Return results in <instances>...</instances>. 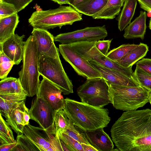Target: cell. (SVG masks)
<instances>
[{
	"instance_id": "1",
	"label": "cell",
	"mask_w": 151,
	"mask_h": 151,
	"mask_svg": "<svg viewBox=\"0 0 151 151\" xmlns=\"http://www.w3.org/2000/svg\"><path fill=\"white\" fill-rule=\"evenodd\" d=\"M110 131L119 151H151V110L124 112Z\"/></svg>"
},
{
	"instance_id": "2",
	"label": "cell",
	"mask_w": 151,
	"mask_h": 151,
	"mask_svg": "<svg viewBox=\"0 0 151 151\" xmlns=\"http://www.w3.org/2000/svg\"><path fill=\"white\" fill-rule=\"evenodd\" d=\"M63 109L73 123L84 131L106 127L111 119L109 110L95 107L68 98Z\"/></svg>"
},
{
	"instance_id": "3",
	"label": "cell",
	"mask_w": 151,
	"mask_h": 151,
	"mask_svg": "<svg viewBox=\"0 0 151 151\" xmlns=\"http://www.w3.org/2000/svg\"><path fill=\"white\" fill-rule=\"evenodd\" d=\"M38 58L36 41L31 35L25 41L22 68L18 73V78L29 97L36 94L40 84Z\"/></svg>"
},
{
	"instance_id": "4",
	"label": "cell",
	"mask_w": 151,
	"mask_h": 151,
	"mask_svg": "<svg viewBox=\"0 0 151 151\" xmlns=\"http://www.w3.org/2000/svg\"><path fill=\"white\" fill-rule=\"evenodd\" d=\"M82 20V15L73 7L60 5L58 8L34 12L28 22L33 28L46 30L72 25Z\"/></svg>"
},
{
	"instance_id": "5",
	"label": "cell",
	"mask_w": 151,
	"mask_h": 151,
	"mask_svg": "<svg viewBox=\"0 0 151 151\" xmlns=\"http://www.w3.org/2000/svg\"><path fill=\"white\" fill-rule=\"evenodd\" d=\"M108 83L109 99L116 109L135 110L149 102V91L141 86H127Z\"/></svg>"
},
{
	"instance_id": "6",
	"label": "cell",
	"mask_w": 151,
	"mask_h": 151,
	"mask_svg": "<svg viewBox=\"0 0 151 151\" xmlns=\"http://www.w3.org/2000/svg\"><path fill=\"white\" fill-rule=\"evenodd\" d=\"M38 56V70L40 75L55 84L64 94L73 93V85L64 70L60 54L56 58L42 54Z\"/></svg>"
},
{
	"instance_id": "7",
	"label": "cell",
	"mask_w": 151,
	"mask_h": 151,
	"mask_svg": "<svg viewBox=\"0 0 151 151\" xmlns=\"http://www.w3.org/2000/svg\"><path fill=\"white\" fill-rule=\"evenodd\" d=\"M77 89V93L81 102L99 108L111 103L109 85L103 78H87Z\"/></svg>"
},
{
	"instance_id": "8",
	"label": "cell",
	"mask_w": 151,
	"mask_h": 151,
	"mask_svg": "<svg viewBox=\"0 0 151 151\" xmlns=\"http://www.w3.org/2000/svg\"><path fill=\"white\" fill-rule=\"evenodd\" d=\"M96 41L77 42L69 45L71 48L88 61H94L105 67L115 69L127 76L133 77L132 66L124 67L103 55L96 47Z\"/></svg>"
},
{
	"instance_id": "9",
	"label": "cell",
	"mask_w": 151,
	"mask_h": 151,
	"mask_svg": "<svg viewBox=\"0 0 151 151\" xmlns=\"http://www.w3.org/2000/svg\"><path fill=\"white\" fill-rule=\"evenodd\" d=\"M58 49L63 58L78 75L86 79L102 77L89 61L71 48L69 44H60Z\"/></svg>"
},
{
	"instance_id": "10",
	"label": "cell",
	"mask_w": 151,
	"mask_h": 151,
	"mask_svg": "<svg viewBox=\"0 0 151 151\" xmlns=\"http://www.w3.org/2000/svg\"><path fill=\"white\" fill-rule=\"evenodd\" d=\"M108 36L105 25L87 27L74 31L61 33L54 37L55 41L69 44L77 42L97 41L104 40Z\"/></svg>"
},
{
	"instance_id": "11",
	"label": "cell",
	"mask_w": 151,
	"mask_h": 151,
	"mask_svg": "<svg viewBox=\"0 0 151 151\" xmlns=\"http://www.w3.org/2000/svg\"><path fill=\"white\" fill-rule=\"evenodd\" d=\"M23 133L40 151H55L53 140L57 133L52 125L44 129L29 124L24 126Z\"/></svg>"
},
{
	"instance_id": "12",
	"label": "cell",
	"mask_w": 151,
	"mask_h": 151,
	"mask_svg": "<svg viewBox=\"0 0 151 151\" xmlns=\"http://www.w3.org/2000/svg\"><path fill=\"white\" fill-rule=\"evenodd\" d=\"M28 112L30 119L44 129H47L53 124L55 111L40 97L36 96L33 99Z\"/></svg>"
},
{
	"instance_id": "13",
	"label": "cell",
	"mask_w": 151,
	"mask_h": 151,
	"mask_svg": "<svg viewBox=\"0 0 151 151\" xmlns=\"http://www.w3.org/2000/svg\"><path fill=\"white\" fill-rule=\"evenodd\" d=\"M40 83L36 96L42 98L55 111L63 109L65 100L62 91L55 84L45 77Z\"/></svg>"
},
{
	"instance_id": "14",
	"label": "cell",
	"mask_w": 151,
	"mask_h": 151,
	"mask_svg": "<svg viewBox=\"0 0 151 151\" xmlns=\"http://www.w3.org/2000/svg\"><path fill=\"white\" fill-rule=\"evenodd\" d=\"M88 61L109 83L127 86H141L133 77L127 76L115 69L105 67L94 61Z\"/></svg>"
},
{
	"instance_id": "15",
	"label": "cell",
	"mask_w": 151,
	"mask_h": 151,
	"mask_svg": "<svg viewBox=\"0 0 151 151\" xmlns=\"http://www.w3.org/2000/svg\"><path fill=\"white\" fill-rule=\"evenodd\" d=\"M32 35L35 37L38 55L42 54L53 58L59 54L54 43V37L47 30L33 28Z\"/></svg>"
},
{
	"instance_id": "16",
	"label": "cell",
	"mask_w": 151,
	"mask_h": 151,
	"mask_svg": "<svg viewBox=\"0 0 151 151\" xmlns=\"http://www.w3.org/2000/svg\"><path fill=\"white\" fill-rule=\"evenodd\" d=\"M25 35L19 36L14 34L2 43L0 44V51H2L18 65L22 60L25 41H23Z\"/></svg>"
},
{
	"instance_id": "17",
	"label": "cell",
	"mask_w": 151,
	"mask_h": 151,
	"mask_svg": "<svg viewBox=\"0 0 151 151\" xmlns=\"http://www.w3.org/2000/svg\"><path fill=\"white\" fill-rule=\"evenodd\" d=\"M103 129L85 131L86 137L98 151H112L114 147L113 141Z\"/></svg>"
},
{
	"instance_id": "18",
	"label": "cell",
	"mask_w": 151,
	"mask_h": 151,
	"mask_svg": "<svg viewBox=\"0 0 151 151\" xmlns=\"http://www.w3.org/2000/svg\"><path fill=\"white\" fill-rule=\"evenodd\" d=\"M146 18V12L140 11L139 15L124 29V38L127 39L140 38L143 40L147 28Z\"/></svg>"
},
{
	"instance_id": "19",
	"label": "cell",
	"mask_w": 151,
	"mask_h": 151,
	"mask_svg": "<svg viewBox=\"0 0 151 151\" xmlns=\"http://www.w3.org/2000/svg\"><path fill=\"white\" fill-rule=\"evenodd\" d=\"M25 101V100L22 101L13 108L10 113L8 117L6 119V121L17 135L23 134V129L24 126L23 116L26 107Z\"/></svg>"
},
{
	"instance_id": "20",
	"label": "cell",
	"mask_w": 151,
	"mask_h": 151,
	"mask_svg": "<svg viewBox=\"0 0 151 151\" xmlns=\"http://www.w3.org/2000/svg\"><path fill=\"white\" fill-rule=\"evenodd\" d=\"M148 50V47L147 45L140 43L137 47L116 62L125 67L132 66L134 64L146 56Z\"/></svg>"
},
{
	"instance_id": "21",
	"label": "cell",
	"mask_w": 151,
	"mask_h": 151,
	"mask_svg": "<svg viewBox=\"0 0 151 151\" xmlns=\"http://www.w3.org/2000/svg\"><path fill=\"white\" fill-rule=\"evenodd\" d=\"M125 1L108 0L104 7L91 17L95 19H113L119 14Z\"/></svg>"
},
{
	"instance_id": "22",
	"label": "cell",
	"mask_w": 151,
	"mask_h": 151,
	"mask_svg": "<svg viewBox=\"0 0 151 151\" xmlns=\"http://www.w3.org/2000/svg\"><path fill=\"white\" fill-rule=\"evenodd\" d=\"M137 1V0H125L121 12L116 18L120 31L124 29L131 22L134 14Z\"/></svg>"
},
{
	"instance_id": "23",
	"label": "cell",
	"mask_w": 151,
	"mask_h": 151,
	"mask_svg": "<svg viewBox=\"0 0 151 151\" xmlns=\"http://www.w3.org/2000/svg\"><path fill=\"white\" fill-rule=\"evenodd\" d=\"M19 22L17 13L0 19V44L15 34Z\"/></svg>"
},
{
	"instance_id": "24",
	"label": "cell",
	"mask_w": 151,
	"mask_h": 151,
	"mask_svg": "<svg viewBox=\"0 0 151 151\" xmlns=\"http://www.w3.org/2000/svg\"><path fill=\"white\" fill-rule=\"evenodd\" d=\"M108 0H84L73 7L79 13L92 17L105 6Z\"/></svg>"
},
{
	"instance_id": "25",
	"label": "cell",
	"mask_w": 151,
	"mask_h": 151,
	"mask_svg": "<svg viewBox=\"0 0 151 151\" xmlns=\"http://www.w3.org/2000/svg\"><path fill=\"white\" fill-rule=\"evenodd\" d=\"M70 124V119L63 109L55 111L52 124L57 133L67 129Z\"/></svg>"
},
{
	"instance_id": "26",
	"label": "cell",
	"mask_w": 151,
	"mask_h": 151,
	"mask_svg": "<svg viewBox=\"0 0 151 151\" xmlns=\"http://www.w3.org/2000/svg\"><path fill=\"white\" fill-rule=\"evenodd\" d=\"M9 126L0 114V145L16 141Z\"/></svg>"
},
{
	"instance_id": "27",
	"label": "cell",
	"mask_w": 151,
	"mask_h": 151,
	"mask_svg": "<svg viewBox=\"0 0 151 151\" xmlns=\"http://www.w3.org/2000/svg\"><path fill=\"white\" fill-rule=\"evenodd\" d=\"M138 45L129 44L122 45L110 50L108 52L106 56L111 60L116 62L121 59Z\"/></svg>"
},
{
	"instance_id": "28",
	"label": "cell",
	"mask_w": 151,
	"mask_h": 151,
	"mask_svg": "<svg viewBox=\"0 0 151 151\" xmlns=\"http://www.w3.org/2000/svg\"><path fill=\"white\" fill-rule=\"evenodd\" d=\"M17 145L12 151H38L39 149L23 134L17 135Z\"/></svg>"
},
{
	"instance_id": "29",
	"label": "cell",
	"mask_w": 151,
	"mask_h": 151,
	"mask_svg": "<svg viewBox=\"0 0 151 151\" xmlns=\"http://www.w3.org/2000/svg\"><path fill=\"white\" fill-rule=\"evenodd\" d=\"M62 132L67 134L81 144L91 145L86 137L84 131L74 125L70 119L69 126Z\"/></svg>"
},
{
	"instance_id": "30",
	"label": "cell",
	"mask_w": 151,
	"mask_h": 151,
	"mask_svg": "<svg viewBox=\"0 0 151 151\" xmlns=\"http://www.w3.org/2000/svg\"><path fill=\"white\" fill-rule=\"evenodd\" d=\"M132 77L141 86L149 91H151V75L136 67Z\"/></svg>"
},
{
	"instance_id": "31",
	"label": "cell",
	"mask_w": 151,
	"mask_h": 151,
	"mask_svg": "<svg viewBox=\"0 0 151 151\" xmlns=\"http://www.w3.org/2000/svg\"><path fill=\"white\" fill-rule=\"evenodd\" d=\"M14 63L2 51H0V79L7 77Z\"/></svg>"
},
{
	"instance_id": "32",
	"label": "cell",
	"mask_w": 151,
	"mask_h": 151,
	"mask_svg": "<svg viewBox=\"0 0 151 151\" xmlns=\"http://www.w3.org/2000/svg\"><path fill=\"white\" fill-rule=\"evenodd\" d=\"M59 137L64 142L70 151H84L81 144L62 132H57Z\"/></svg>"
},
{
	"instance_id": "33",
	"label": "cell",
	"mask_w": 151,
	"mask_h": 151,
	"mask_svg": "<svg viewBox=\"0 0 151 151\" xmlns=\"http://www.w3.org/2000/svg\"><path fill=\"white\" fill-rule=\"evenodd\" d=\"M22 101L6 100L0 97V114L7 119L12 110Z\"/></svg>"
},
{
	"instance_id": "34",
	"label": "cell",
	"mask_w": 151,
	"mask_h": 151,
	"mask_svg": "<svg viewBox=\"0 0 151 151\" xmlns=\"http://www.w3.org/2000/svg\"><path fill=\"white\" fill-rule=\"evenodd\" d=\"M17 13L13 5L3 0H0V19Z\"/></svg>"
},
{
	"instance_id": "35",
	"label": "cell",
	"mask_w": 151,
	"mask_h": 151,
	"mask_svg": "<svg viewBox=\"0 0 151 151\" xmlns=\"http://www.w3.org/2000/svg\"><path fill=\"white\" fill-rule=\"evenodd\" d=\"M15 78L6 77L1 80L0 81V93H13L12 82Z\"/></svg>"
},
{
	"instance_id": "36",
	"label": "cell",
	"mask_w": 151,
	"mask_h": 151,
	"mask_svg": "<svg viewBox=\"0 0 151 151\" xmlns=\"http://www.w3.org/2000/svg\"><path fill=\"white\" fill-rule=\"evenodd\" d=\"M112 40L113 39L107 40H99L96 41L95 46L100 52L106 56L108 52V51Z\"/></svg>"
},
{
	"instance_id": "37",
	"label": "cell",
	"mask_w": 151,
	"mask_h": 151,
	"mask_svg": "<svg viewBox=\"0 0 151 151\" xmlns=\"http://www.w3.org/2000/svg\"><path fill=\"white\" fill-rule=\"evenodd\" d=\"M136 67L145 72L151 75V59L143 58L136 63Z\"/></svg>"
},
{
	"instance_id": "38",
	"label": "cell",
	"mask_w": 151,
	"mask_h": 151,
	"mask_svg": "<svg viewBox=\"0 0 151 151\" xmlns=\"http://www.w3.org/2000/svg\"><path fill=\"white\" fill-rule=\"evenodd\" d=\"M4 1L13 5L17 12L24 9L33 0H3Z\"/></svg>"
},
{
	"instance_id": "39",
	"label": "cell",
	"mask_w": 151,
	"mask_h": 151,
	"mask_svg": "<svg viewBox=\"0 0 151 151\" xmlns=\"http://www.w3.org/2000/svg\"><path fill=\"white\" fill-rule=\"evenodd\" d=\"M26 95L16 93H0V97L6 100L21 101L26 100Z\"/></svg>"
},
{
	"instance_id": "40",
	"label": "cell",
	"mask_w": 151,
	"mask_h": 151,
	"mask_svg": "<svg viewBox=\"0 0 151 151\" xmlns=\"http://www.w3.org/2000/svg\"><path fill=\"white\" fill-rule=\"evenodd\" d=\"M12 86L13 93L27 95L18 78H14L12 82Z\"/></svg>"
},
{
	"instance_id": "41",
	"label": "cell",
	"mask_w": 151,
	"mask_h": 151,
	"mask_svg": "<svg viewBox=\"0 0 151 151\" xmlns=\"http://www.w3.org/2000/svg\"><path fill=\"white\" fill-rule=\"evenodd\" d=\"M140 7L148 12H151V0H137Z\"/></svg>"
},
{
	"instance_id": "42",
	"label": "cell",
	"mask_w": 151,
	"mask_h": 151,
	"mask_svg": "<svg viewBox=\"0 0 151 151\" xmlns=\"http://www.w3.org/2000/svg\"><path fill=\"white\" fill-rule=\"evenodd\" d=\"M17 145V141L0 145V151H12Z\"/></svg>"
},
{
	"instance_id": "43",
	"label": "cell",
	"mask_w": 151,
	"mask_h": 151,
	"mask_svg": "<svg viewBox=\"0 0 151 151\" xmlns=\"http://www.w3.org/2000/svg\"><path fill=\"white\" fill-rule=\"evenodd\" d=\"M28 109L26 107L23 116V123L24 126L29 124V120L30 119V115L28 112Z\"/></svg>"
},
{
	"instance_id": "44",
	"label": "cell",
	"mask_w": 151,
	"mask_h": 151,
	"mask_svg": "<svg viewBox=\"0 0 151 151\" xmlns=\"http://www.w3.org/2000/svg\"><path fill=\"white\" fill-rule=\"evenodd\" d=\"M84 151H98V150L91 145L81 143Z\"/></svg>"
},
{
	"instance_id": "45",
	"label": "cell",
	"mask_w": 151,
	"mask_h": 151,
	"mask_svg": "<svg viewBox=\"0 0 151 151\" xmlns=\"http://www.w3.org/2000/svg\"><path fill=\"white\" fill-rule=\"evenodd\" d=\"M84 0H68V4L72 7Z\"/></svg>"
},
{
	"instance_id": "46",
	"label": "cell",
	"mask_w": 151,
	"mask_h": 151,
	"mask_svg": "<svg viewBox=\"0 0 151 151\" xmlns=\"http://www.w3.org/2000/svg\"><path fill=\"white\" fill-rule=\"evenodd\" d=\"M54 2L57 3L60 5L63 4H68V0H51Z\"/></svg>"
},
{
	"instance_id": "47",
	"label": "cell",
	"mask_w": 151,
	"mask_h": 151,
	"mask_svg": "<svg viewBox=\"0 0 151 151\" xmlns=\"http://www.w3.org/2000/svg\"><path fill=\"white\" fill-rule=\"evenodd\" d=\"M149 102L151 106V91H149Z\"/></svg>"
},
{
	"instance_id": "48",
	"label": "cell",
	"mask_w": 151,
	"mask_h": 151,
	"mask_svg": "<svg viewBox=\"0 0 151 151\" xmlns=\"http://www.w3.org/2000/svg\"><path fill=\"white\" fill-rule=\"evenodd\" d=\"M149 27V28L150 29V30H151V18H150V20Z\"/></svg>"
}]
</instances>
